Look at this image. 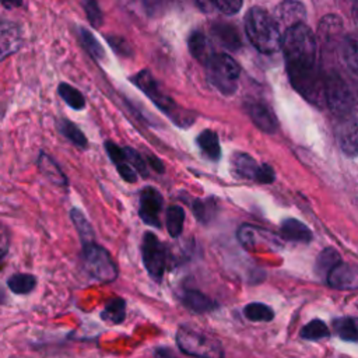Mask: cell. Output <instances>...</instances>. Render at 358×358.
Masks as SVG:
<instances>
[{
  "instance_id": "22",
  "label": "cell",
  "mask_w": 358,
  "mask_h": 358,
  "mask_svg": "<svg viewBox=\"0 0 358 358\" xmlns=\"http://www.w3.org/2000/svg\"><path fill=\"white\" fill-rule=\"evenodd\" d=\"M189 206L197 221L201 224H208L217 213V201H214L213 197L193 199V201H189Z\"/></svg>"
},
{
  "instance_id": "11",
  "label": "cell",
  "mask_w": 358,
  "mask_h": 358,
  "mask_svg": "<svg viewBox=\"0 0 358 358\" xmlns=\"http://www.w3.org/2000/svg\"><path fill=\"white\" fill-rule=\"evenodd\" d=\"M327 284L340 291H354L358 288V273L357 268L348 263L337 262L327 273Z\"/></svg>"
},
{
  "instance_id": "29",
  "label": "cell",
  "mask_w": 358,
  "mask_h": 358,
  "mask_svg": "<svg viewBox=\"0 0 358 358\" xmlns=\"http://www.w3.org/2000/svg\"><path fill=\"white\" fill-rule=\"evenodd\" d=\"M185 210L180 206H169L166 210V231L172 238H178L183 231Z\"/></svg>"
},
{
  "instance_id": "5",
  "label": "cell",
  "mask_w": 358,
  "mask_h": 358,
  "mask_svg": "<svg viewBox=\"0 0 358 358\" xmlns=\"http://www.w3.org/2000/svg\"><path fill=\"white\" fill-rule=\"evenodd\" d=\"M176 344L186 355L193 357H224L220 341L192 326L182 324L176 331Z\"/></svg>"
},
{
  "instance_id": "4",
  "label": "cell",
  "mask_w": 358,
  "mask_h": 358,
  "mask_svg": "<svg viewBox=\"0 0 358 358\" xmlns=\"http://www.w3.org/2000/svg\"><path fill=\"white\" fill-rule=\"evenodd\" d=\"M208 83L224 95H234L241 74L239 64L227 53H213L206 62Z\"/></svg>"
},
{
  "instance_id": "14",
  "label": "cell",
  "mask_w": 358,
  "mask_h": 358,
  "mask_svg": "<svg viewBox=\"0 0 358 358\" xmlns=\"http://www.w3.org/2000/svg\"><path fill=\"white\" fill-rule=\"evenodd\" d=\"M246 112L256 127L267 134H274L278 130V122L273 110L263 102L250 101L245 105Z\"/></svg>"
},
{
  "instance_id": "35",
  "label": "cell",
  "mask_w": 358,
  "mask_h": 358,
  "mask_svg": "<svg viewBox=\"0 0 358 358\" xmlns=\"http://www.w3.org/2000/svg\"><path fill=\"white\" fill-rule=\"evenodd\" d=\"M123 150H124L126 161L136 169V172H138L143 178H147L148 176V171H147L148 165H147L144 157L131 147H123Z\"/></svg>"
},
{
  "instance_id": "23",
  "label": "cell",
  "mask_w": 358,
  "mask_h": 358,
  "mask_svg": "<svg viewBox=\"0 0 358 358\" xmlns=\"http://www.w3.org/2000/svg\"><path fill=\"white\" fill-rule=\"evenodd\" d=\"M333 330L344 341L357 343L358 340L357 319L352 316H340L333 319Z\"/></svg>"
},
{
  "instance_id": "8",
  "label": "cell",
  "mask_w": 358,
  "mask_h": 358,
  "mask_svg": "<svg viewBox=\"0 0 358 358\" xmlns=\"http://www.w3.org/2000/svg\"><path fill=\"white\" fill-rule=\"evenodd\" d=\"M141 256H143V264L148 275L154 281L161 282L166 268L168 250H166V246L152 232H145L143 236Z\"/></svg>"
},
{
  "instance_id": "46",
  "label": "cell",
  "mask_w": 358,
  "mask_h": 358,
  "mask_svg": "<svg viewBox=\"0 0 358 358\" xmlns=\"http://www.w3.org/2000/svg\"><path fill=\"white\" fill-rule=\"evenodd\" d=\"M4 301V295H3V292L0 291V303Z\"/></svg>"
},
{
  "instance_id": "6",
  "label": "cell",
  "mask_w": 358,
  "mask_h": 358,
  "mask_svg": "<svg viewBox=\"0 0 358 358\" xmlns=\"http://www.w3.org/2000/svg\"><path fill=\"white\" fill-rule=\"evenodd\" d=\"M323 96L337 117H344L355 112V96L338 73L331 71L323 77Z\"/></svg>"
},
{
  "instance_id": "15",
  "label": "cell",
  "mask_w": 358,
  "mask_h": 358,
  "mask_svg": "<svg viewBox=\"0 0 358 358\" xmlns=\"http://www.w3.org/2000/svg\"><path fill=\"white\" fill-rule=\"evenodd\" d=\"M22 43L20 27L11 21L0 20V60L15 53Z\"/></svg>"
},
{
  "instance_id": "26",
  "label": "cell",
  "mask_w": 358,
  "mask_h": 358,
  "mask_svg": "<svg viewBox=\"0 0 358 358\" xmlns=\"http://www.w3.org/2000/svg\"><path fill=\"white\" fill-rule=\"evenodd\" d=\"M57 129L59 131L67 138L70 140L74 145L80 147V148H87L88 145V140L84 136V133L78 129V126H76L71 120L69 119H60L57 122Z\"/></svg>"
},
{
  "instance_id": "13",
  "label": "cell",
  "mask_w": 358,
  "mask_h": 358,
  "mask_svg": "<svg viewBox=\"0 0 358 358\" xmlns=\"http://www.w3.org/2000/svg\"><path fill=\"white\" fill-rule=\"evenodd\" d=\"M238 239L246 249H253L259 245H264L267 248L274 246V249H278L281 246L280 241L274 234L259 227H253L250 224H243L239 227Z\"/></svg>"
},
{
  "instance_id": "9",
  "label": "cell",
  "mask_w": 358,
  "mask_h": 358,
  "mask_svg": "<svg viewBox=\"0 0 358 358\" xmlns=\"http://www.w3.org/2000/svg\"><path fill=\"white\" fill-rule=\"evenodd\" d=\"M234 173L238 178L253 180L262 185L273 183L275 172L268 164H259L253 157L245 152H235L231 159Z\"/></svg>"
},
{
  "instance_id": "25",
  "label": "cell",
  "mask_w": 358,
  "mask_h": 358,
  "mask_svg": "<svg viewBox=\"0 0 358 358\" xmlns=\"http://www.w3.org/2000/svg\"><path fill=\"white\" fill-rule=\"evenodd\" d=\"M340 253L334 249V248H324L316 257V263H315V271L320 278H326L329 270L337 263L340 262Z\"/></svg>"
},
{
  "instance_id": "28",
  "label": "cell",
  "mask_w": 358,
  "mask_h": 358,
  "mask_svg": "<svg viewBox=\"0 0 358 358\" xmlns=\"http://www.w3.org/2000/svg\"><path fill=\"white\" fill-rule=\"evenodd\" d=\"M57 92L70 108L76 110H81L85 108V98L76 87L67 83H60L57 87Z\"/></svg>"
},
{
  "instance_id": "10",
  "label": "cell",
  "mask_w": 358,
  "mask_h": 358,
  "mask_svg": "<svg viewBox=\"0 0 358 358\" xmlns=\"http://www.w3.org/2000/svg\"><path fill=\"white\" fill-rule=\"evenodd\" d=\"M164 199L161 193L152 187V186H145L141 189L140 193V207H138V215L140 218L151 227H159V214L162 210Z\"/></svg>"
},
{
  "instance_id": "41",
  "label": "cell",
  "mask_w": 358,
  "mask_h": 358,
  "mask_svg": "<svg viewBox=\"0 0 358 358\" xmlns=\"http://www.w3.org/2000/svg\"><path fill=\"white\" fill-rule=\"evenodd\" d=\"M108 42L110 43V46L115 48V50L117 53H122V55H130L131 50L129 48V45L124 42V39L122 38H115V36H108Z\"/></svg>"
},
{
  "instance_id": "19",
  "label": "cell",
  "mask_w": 358,
  "mask_h": 358,
  "mask_svg": "<svg viewBox=\"0 0 358 358\" xmlns=\"http://www.w3.org/2000/svg\"><path fill=\"white\" fill-rule=\"evenodd\" d=\"M305 15V8L299 1L295 0H285L278 4L275 8V21L280 25V22H285L288 27L301 22V20Z\"/></svg>"
},
{
  "instance_id": "34",
  "label": "cell",
  "mask_w": 358,
  "mask_h": 358,
  "mask_svg": "<svg viewBox=\"0 0 358 358\" xmlns=\"http://www.w3.org/2000/svg\"><path fill=\"white\" fill-rule=\"evenodd\" d=\"M80 39H81V43L83 46L85 48V50L94 57V59H102L103 57V49L102 46L99 45V42L95 39V36L84 29V28H80Z\"/></svg>"
},
{
  "instance_id": "36",
  "label": "cell",
  "mask_w": 358,
  "mask_h": 358,
  "mask_svg": "<svg viewBox=\"0 0 358 358\" xmlns=\"http://www.w3.org/2000/svg\"><path fill=\"white\" fill-rule=\"evenodd\" d=\"M343 57L347 67L355 74L357 73V43L354 38H347L343 45Z\"/></svg>"
},
{
  "instance_id": "42",
  "label": "cell",
  "mask_w": 358,
  "mask_h": 358,
  "mask_svg": "<svg viewBox=\"0 0 358 358\" xmlns=\"http://www.w3.org/2000/svg\"><path fill=\"white\" fill-rule=\"evenodd\" d=\"M144 159H145L147 165H150L154 171H157V172H159V173H164V172H165V168H164L162 161H161L159 158H157L155 155L148 154L147 157H144Z\"/></svg>"
},
{
  "instance_id": "43",
  "label": "cell",
  "mask_w": 358,
  "mask_h": 358,
  "mask_svg": "<svg viewBox=\"0 0 358 358\" xmlns=\"http://www.w3.org/2000/svg\"><path fill=\"white\" fill-rule=\"evenodd\" d=\"M8 250V235H7V231L0 227V260L6 256Z\"/></svg>"
},
{
  "instance_id": "37",
  "label": "cell",
  "mask_w": 358,
  "mask_h": 358,
  "mask_svg": "<svg viewBox=\"0 0 358 358\" xmlns=\"http://www.w3.org/2000/svg\"><path fill=\"white\" fill-rule=\"evenodd\" d=\"M83 1H84V8H85L90 22L94 27H99L102 24V14L96 4V0H83Z\"/></svg>"
},
{
  "instance_id": "7",
  "label": "cell",
  "mask_w": 358,
  "mask_h": 358,
  "mask_svg": "<svg viewBox=\"0 0 358 358\" xmlns=\"http://www.w3.org/2000/svg\"><path fill=\"white\" fill-rule=\"evenodd\" d=\"M83 262L88 274L101 282H112L117 277V267L110 253L94 241L83 243Z\"/></svg>"
},
{
  "instance_id": "44",
  "label": "cell",
  "mask_w": 358,
  "mask_h": 358,
  "mask_svg": "<svg viewBox=\"0 0 358 358\" xmlns=\"http://www.w3.org/2000/svg\"><path fill=\"white\" fill-rule=\"evenodd\" d=\"M0 3L6 7V8H14V7H20L22 0H0Z\"/></svg>"
},
{
  "instance_id": "38",
  "label": "cell",
  "mask_w": 358,
  "mask_h": 358,
  "mask_svg": "<svg viewBox=\"0 0 358 358\" xmlns=\"http://www.w3.org/2000/svg\"><path fill=\"white\" fill-rule=\"evenodd\" d=\"M211 3L224 14H236L242 7V0H211Z\"/></svg>"
},
{
  "instance_id": "1",
  "label": "cell",
  "mask_w": 358,
  "mask_h": 358,
  "mask_svg": "<svg viewBox=\"0 0 358 358\" xmlns=\"http://www.w3.org/2000/svg\"><path fill=\"white\" fill-rule=\"evenodd\" d=\"M291 85L309 102L320 105L323 77L317 64V45L313 32L301 21L287 27L281 48Z\"/></svg>"
},
{
  "instance_id": "30",
  "label": "cell",
  "mask_w": 358,
  "mask_h": 358,
  "mask_svg": "<svg viewBox=\"0 0 358 358\" xmlns=\"http://www.w3.org/2000/svg\"><path fill=\"white\" fill-rule=\"evenodd\" d=\"M7 285L14 294L22 295V294L31 292L36 287V278L35 275L28 273H18V274H13L7 280Z\"/></svg>"
},
{
  "instance_id": "18",
  "label": "cell",
  "mask_w": 358,
  "mask_h": 358,
  "mask_svg": "<svg viewBox=\"0 0 358 358\" xmlns=\"http://www.w3.org/2000/svg\"><path fill=\"white\" fill-rule=\"evenodd\" d=\"M196 144L199 145L201 154L211 159V161H218L221 158V145H220V138L218 134L214 130L206 129L199 133L196 137Z\"/></svg>"
},
{
  "instance_id": "33",
  "label": "cell",
  "mask_w": 358,
  "mask_h": 358,
  "mask_svg": "<svg viewBox=\"0 0 358 358\" xmlns=\"http://www.w3.org/2000/svg\"><path fill=\"white\" fill-rule=\"evenodd\" d=\"M214 32L224 46H227L232 50H235L241 46V39H239L236 31L231 25H227V24L217 25V27H214Z\"/></svg>"
},
{
  "instance_id": "21",
  "label": "cell",
  "mask_w": 358,
  "mask_h": 358,
  "mask_svg": "<svg viewBox=\"0 0 358 358\" xmlns=\"http://www.w3.org/2000/svg\"><path fill=\"white\" fill-rule=\"evenodd\" d=\"M38 166L39 171L55 185L57 186H66L67 185V179L64 176V173L62 172V169L59 168V165L45 152L39 154L38 158Z\"/></svg>"
},
{
  "instance_id": "27",
  "label": "cell",
  "mask_w": 358,
  "mask_h": 358,
  "mask_svg": "<svg viewBox=\"0 0 358 358\" xmlns=\"http://www.w3.org/2000/svg\"><path fill=\"white\" fill-rule=\"evenodd\" d=\"M243 316L250 322H271L274 310L262 302H250L243 308Z\"/></svg>"
},
{
  "instance_id": "17",
  "label": "cell",
  "mask_w": 358,
  "mask_h": 358,
  "mask_svg": "<svg viewBox=\"0 0 358 358\" xmlns=\"http://www.w3.org/2000/svg\"><path fill=\"white\" fill-rule=\"evenodd\" d=\"M180 301L189 310L194 313H207L215 308L214 301L199 289H185L180 294Z\"/></svg>"
},
{
  "instance_id": "32",
  "label": "cell",
  "mask_w": 358,
  "mask_h": 358,
  "mask_svg": "<svg viewBox=\"0 0 358 358\" xmlns=\"http://www.w3.org/2000/svg\"><path fill=\"white\" fill-rule=\"evenodd\" d=\"M330 336V330L327 324L320 319H313L308 324H305L301 330V337L309 341H317L322 338H327Z\"/></svg>"
},
{
  "instance_id": "20",
  "label": "cell",
  "mask_w": 358,
  "mask_h": 358,
  "mask_svg": "<svg viewBox=\"0 0 358 358\" xmlns=\"http://www.w3.org/2000/svg\"><path fill=\"white\" fill-rule=\"evenodd\" d=\"M189 50L192 53V56L194 59H197L200 63L206 64V62L211 57V55L214 53L213 52V48L207 39V36L200 32V31H194L190 34L189 36Z\"/></svg>"
},
{
  "instance_id": "31",
  "label": "cell",
  "mask_w": 358,
  "mask_h": 358,
  "mask_svg": "<svg viewBox=\"0 0 358 358\" xmlns=\"http://www.w3.org/2000/svg\"><path fill=\"white\" fill-rule=\"evenodd\" d=\"M70 218L80 235V239H81V243H85V242H91L94 241V231H92V227L90 224V221L85 218V215L78 210V208H71L70 211Z\"/></svg>"
},
{
  "instance_id": "39",
  "label": "cell",
  "mask_w": 358,
  "mask_h": 358,
  "mask_svg": "<svg viewBox=\"0 0 358 358\" xmlns=\"http://www.w3.org/2000/svg\"><path fill=\"white\" fill-rule=\"evenodd\" d=\"M116 165V169L119 172V175L129 183H133L137 180V172L136 169L127 162V161H123V162H117L115 164Z\"/></svg>"
},
{
  "instance_id": "3",
  "label": "cell",
  "mask_w": 358,
  "mask_h": 358,
  "mask_svg": "<svg viewBox=\"0 0 358 358\" xmlns=\"http://www.w3.org/2000/svg\"><path fill=\"white\" fill-rule=\"evenodd\" d=\"M131 81L157 105L158 109H161V112L168 115L176 126L186 127L192 124L194 116H192L189 110L180 108L169 95H166L148 70H141L131 77Z\"/></svg>"
},
{
  "instance_id": "24",
  "label": "cell",
  "mask_w": 358,
  "mask_h": 358,
  "mask_svg": "<svg viewBox=\"0 0 358 358\" xmlns=\"http://www.w3.org/2000/svg\"><path fill=\"white\" fill-rule=\"evenodd\" d=\"M124 317H126V302L122 298L110 299L101 312V319L112 324L122 323Z\"/></svg>"
},
{
  "instance_id": "12",
  "label": "cell",
  "mask_w": 358,
  "mask_h": 358,
  "mask_svg": "<svg viewBox=\"0 0 358 358\" xmlns=\"http://www.w3.org/2000/svg\"><path fill=\"white\" fill-rule=\"evenodd\" d=\"M340 123L337 124L336 129V136H337V141L340 144V148L343 150V152L351 158H354L357 155V136H358V130H357V110L344 116V117H338Z\"/></svg>"
},
{
  "instance_id": "45",
  "label": "cell",
  "mask_w": 358,
  "mask_h": 358,
  "mask_svg": "<svg viewBox=\"0 0 358 358\" xmlns=\"http://www.w3.org/2000/svg\"><path fill=\"white\" fill-rule=\"evenodd\" d=\"M197 3H199V6L201 7V8H207V6H208V3H211V0H197Z\"/></svg>"
},
{
  "instance_id": "40",
  "label": "cell",
  "mask_w": 358,
  "mask_h": 358,
  "mask_svg": "<svg viewBox=\"0 0 358 358\" xmlns=\"http://www.w3.org/2000/svg\"><path fill=\"white\" fill-rule=\"evenodd\" d=\"M171 0H144V4L150 14H158L166 8Z\"/></svg>"
},
{
  "instance_id": "16",
  "label": "cell",
  "mask_w": 358,
  "mask_h": 358,
  "mask_svg": "<svg viewBox=\"0 0 358 358\" xmlns=\"http://www.w3.org/2000/svg\"><path fill=\"white\" fill-rule=\"evenodd\" d=\"M280 235L285 241L302 242V243H308L313 238L310 228L296 218L282 220L280 227Z\"/></svg>"
},
{
  "instance_id": "2",
  "label": "cell",
  "mask_w": 358,
  "mask_h": 358,
  "mask_svg": "<svg viewBox=\"0 0 358 358\" xmlns=\"http://www.w3.org/2000/svg\"><path fill=\"white\" fill-rule=\"evenodd\" d=\"M246 35L260 53H275L281 48V32L275 18L266 10L252 7L245 17Z\"/></svg>"
}]
</instances>
